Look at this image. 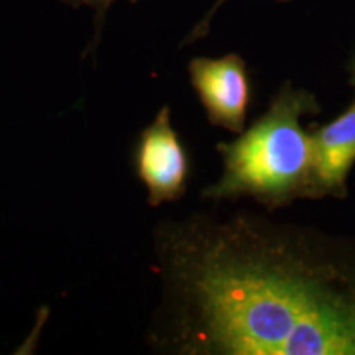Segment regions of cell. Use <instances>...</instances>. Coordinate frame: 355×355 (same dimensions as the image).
I'll return each mask as SVG.
<instances>
[{
    "label": "cell",
    "mask_w": 355,
    "mask_h": 355,
    "mask_svg": "<svg viewBox=\"0 0 355 355\" xmlns=\"http://www.w3.org/2000/svg\"><path fill=\"white\" fill-rule=\"evenodd\" d=\"M225 2H227V0H216L214 6H212V7L209 8V12H207L206 15L202 17V20L199 21V24H198L196 26H194L193 30H191L188 37H186V38L183 40V43H181V46H186V44L194 43V42H196V40H201V38L206 37V35L209 33V26H211L212 17H214V13H216L217 10H219V8H220L222 6H224ZM278 2H288V0H278Z\"/></svg>",
    "instance_id": "obj_7"
},
{
    "label": "cell",
    "mask_w": 355,
    "mask_h": 355,
    "mask_svg": "<svg viewBox=\"0 0 355 355\" xmlns=\"http://www.w3.org/2000/svg\"><path fill=\"white\" fill-rule=\"evenodd\" d=\"M133 168L148 191V204L178 201L184 196L189 178V157L171 123L168 105L144 128L133 150Z\"/></svg>",
    "instance_id": "obj_3"
},
{
    "label": "cell",
    "mask_w": 355,
    "mask_h": 355,
    "mask_svg": "<svg viewBox=\"0 0 355 355\" xmlns=\"http://www.w3.org/2000/svg\"><path fill=\"white\" fill-rule=\"evenodd\" d=\"M152 343L180 355H355V237L252 212L157 229Z\"/></svg>",
    "instance_id": "obj_1"
},
{
    "label": "cell",
    "mask_w": 355,
    "mask_h": 355,
    "mask_svg": "<svg viewBox=\"0 0 355 355\" xmlns=\"http://www.w3.org/2000/svg\"><path fill=\"white\" fill-rule=\"evenodd\" d=\"M321 114V104L304 87L283 84L268 109L232 141L216 150L224 170L201 196L212 201L252 198L266 211L309 199L313 183V140L304 115Z\"/></svg>",
    "instance_id": "obj_2"
},
{
    "label": "cell",
    "mask_w": 355,
    "mask_h": 355,
    "mask_svg": "<svg viewBox=\"0 0 355 355\" xmlns=\"http://www.w3.org/2000/svg\"><path fill=\"white\" fill-rule=\"evenodd\" d=\"M355 89V68L352 71ZM313 183L309 199L347 198V180L355 165V94L349 107L324 125L311 123Z\"/></svg>",
    "instance_id": "obj_5"
},
{
    "label": "cell",
    "mask_w": 355,
    "mask_h": 355,
    "mask_svg": "<svg viewBox=\"0 0 355 355\" xmlns=\"http://www.w3.org/2000/svg\"><path fill=\"white\" fill-rule=\"evenodd\" d=\"M61 3H64V6H69L73 8H79V7H91L94 8L96 12V33H94V40H92L91 46H89L87 51H92L94 48L99 44V38H101V30H102V25H104V20H105V15H107V10L109 7L112 6L114 2H117V0H60ZM132 3H135L137 0H130Z\"/></svg>",
    "instance_id": "obj_6"
},
{
    "label": "cell",
    "mask_w": 355,
    "mask_h": 355,
    "mask_svg": "<svg viewBox=\"0 0 355 355\" xmlns=\"http://www.w3.org/2000/svg\"><path fill=\"white\" fill-rule=\"evenodd\" d=\"M191 86L206 110L211 125L230 133L245 130L252 101V83L245 60L237 53L189 61Z\"/></svg>",
    "instance_id": "obj_4"
}]
</instances>
